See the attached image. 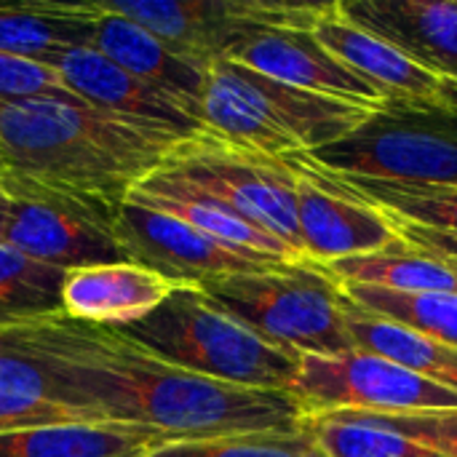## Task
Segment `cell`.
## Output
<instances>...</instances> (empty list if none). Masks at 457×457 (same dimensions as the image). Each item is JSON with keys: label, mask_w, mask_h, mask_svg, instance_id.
Returning <instances> with one entry per match:
<instances>
[{"label": "cell", "mask_w": 457, "mask_h": 457, "mask_svg": "<svg viewBox=\"0 0 457 457\" xmlns=\"http://www.w3.org/2000/svg\"><path fill=\"white\" fill-rule=\"evenodd\" d=\"M48 367L56 399L80 423H118L169 442L303 431L308 410L292 391L246 388L161 361L118 329L48 316L11 327Z\"/></svg>", "instance_id": "6da1fadb"}, {"label": "cell", "mask_w": 457, "mask_h": 457, "mask_svg": "<svg viewBox=\"0 0 457 457\" xmlns=\"http://www.w3.org/2000/svg\"><path fill=\"white\" fill-rule=\"evenodd\" d=\"M174 145L177 139L115 120L78 96L0 99L8 169L110 204H123Z\"/></svg>", "instance_id": "7a4b0ae2"}, {"label": "cell", "mask_w": 457, "mask_h": 457, "mask_svg": "<svg viewBox=\"0 0 457 457\" xmlns=\"http://www.w3.org/2000/svg\"><path fill=\"white\" fill-rule=\"evenodd\" d=\"M372 110L292 88L228 59L206 67L201 96L204 131L270 158L311 155L335 145L359 129Z\"/></svg>", "instance_id": "3957f363"}, {"label": "cell", "mask_w": 457, "mask_h": 457, "mask_svg": "<svg viewBox=\"0 0 457 457\" xmlns=\"http://www.w3.org/2000/svg\"><path fill=\"white\" fill-rule=\"evenodd\" d=\"M118 332L171 367L233 386L292 391L300 370V353L262 340L198 287H177L147 319Z\"/></svg>", "instance_id": "277c9868"}, {"label": "cell", "mask_w": 457, "mask_h": 457, "mask_svg": "<svg viewBox=\"0 0 457 457\" xmlns=\"http://www.w3.org/2000/svg\"><path fill=\"white\" fill-rule=\"evenodd\" d=\"M201 292L262 340L300 356L353 351L348 300L340 284L313 262L284 265L209 281Z\"/></svg>", "instance_id": "5b68a950"}, {"label": "cell", "mask_w": 457, "mask_h": 457, "mask_svg": "<svg viewBox=\"0 0 457 457\" xmlns=\"http://www.w3.org/2000/svg\"><path fill=\"white\" fill-rule=\"evenodd\" d=\"M305 158L337 174L457 187V107L439 99L383 102L348 137Z\"/></svg>", "instance_id": "8992f818"}, {"label": "cell", "mask_w": 457, "mask_h": 457, "mask_svg": "<svg viewBox=\"0 0 457 457\" xmlns=\"http://www.w3.org/2000/svg\"><path fill=\"white\" fill-rule=\"evenodd\" d=\"M155 171L220 201L308 262L297 230L295 174L284 158L252 153L201 131L177 142Z\"/></svg>", "instance_id": "52a82bcc"}, {"label": "cell", "mask_w": 457, "mask_h": 457, "mask_svg": "<svg viewBox=\"0 0 457 457\" xmlns=\"http://www.w3.org/2000/svg\"><path fill=\"white\" fill-rule=\"evenodd\" d=\"M0 177L8 198L3 244L67 273L129 262L115 233L120 204L56 187L13 169Z\"/></svg>", "instance_id": "ba28073f"}, {"label": "cell", "mask_w": 457, "mask_h": 457, "mask_svg": "<svg viewBox=\"0 0 457 457\" xmlns=\"http://www.w3.org/2000/svg\"><path fill=\"white\" fill-rule=\"evenodd\" d=\"M292 394L303 402L308 415H404L457 410L455 391L442 388L386 356L359 348L337 356H300Z\"/></svg>", "instance_id": "9c48e42d"}, {"label": "cell", "mask_w": 457, "mask_h": 457, "mask_svg": "<svg viewBox=\"0 0 457 457\" xmlns=\"http://www.w3.org/2000/svg\"><path fill=\"white\" fill-rule=\"evenodd\" d=\"M102 5L190 62L209 67L257 27H311L324 3L268 0H102Z\"/></svg>", "instance_id": "30bf717a"}, {"label": "cell", "mask_w": 457, "mask_h": 457, "mask_svg": "<svg viewBox=\"0 0 457 457\" xmlns=\"http://www.w3.org/2000/svg\"><path fill=\"white\" fill-rule=\"evenodd\" d=\"M115 233L129 257L177 287H204L209 281L241 273L273 270L295 262H281L273 257H257L238 252L206 233L190 228L182 220L158 214L139 204L123 201L115 214ZM303 265V262H300Z\"/></svg>", "instance_id": "8fae6325"}, {"label": "cell", "mask_w": 457, "mask_h": 457, "mask_svg": "<svg viewBox=\"0 0 457 457\" xmlns=\"http://www.w3.org/2000/svg\"><path fill=\"white\" fill-rule=\"evenodd\" d=\"M48 67L59 72L64 86L88 107L123 120L129 126L171 137L177 142L204 131L198 110L182 99L129 75L91 46L59 51Z\"/></svg>", "instance_id": "7c38bea8"}, {"label": "cell", "mask_w": 457, "mask_h": 457, "mask_svg": "<svg viewBox=\"0 0 457 457\" xmlns=\"http://www.w3.org/2000/svg\"><path fill=\"white\" fill-rule=\"evenodd\" d=\"M295 174V209L303 252L313 265L372 254L399 241L394 222L335 187L305 155L284 158Z\"/></svg>", "instance_id": "4fadbf2b"}, {"label": "cell", "mask_w": 457, "mask_h": 457, "mask_svg": "<svg viewBox=\"0 0 457 457\" xmlns=\"http://www.w3.org/2000/svg\"><path fill=\"white\" fill-rule=\"evenodd\" d=\"M225 59L311 94H324L367 107L386 102L380 91H375L343 62H337L316 40L311 27H257L241 37Z\"/></svg>", "instance_id": "5bb4252c"}, {"label": "cell", "mask_w": 457, "mask_h": 457, "mask_svg": "<svg viewBox=\"0 0 457 457\" xmlns=\"http://www.w3.org/2000/svg\"><path fill=\"white\" fill-rule=\"evenodd\" d=\"M337 8L439 80H457V0H337Z\"/></svg>", "instance_id": "9a60e30c"}, {"label": "cell", "mask_w": 457, "mask_h": 457, "mask_svg": "<svg viewBox=\"0 0 457 457\" xmlns=\"http://www.w3.org/2000/svg\"><path fill=\"white\" fill-rule=\"evenodd\" d=\"M177 284L137 265L112 262L70 270L62 287V316L99 329H126L147 319Z\"/></svg>", "instance_id": "2e32d148"}, {"label": "cell", "mask_w": 457, "mask_h": 457, "mask_svg": "<svg viewBox=\"0 0 457 457\" xmlns=\"http://www.w3.org/2000/svg\"><path fill=\"white\" fill-rule=\"evenodd\" d=\"M91 48L129 75L182 99L201 115L206 67L185 59L145 27L107 11L102 0H91Z\"/></svg>", "instance_id": "e0dca14e"}, {"label": "cell", "mask_w": 457, "mask_h": 457, "mask_svg": "<svg viewBox=\"0 0 457 457\" xmlns=\"http://www.w3.org/2000/svg\"><path fill=\"white\" fill-rule=\"evenodd\" d=\"M316 40L353 75L370 83L386 102L436 99L439 78L407 59L383 37L345 19L337 3H324L311 24Z\"/></svg>", "instance_id": "ac0fdd59"}, {"label": "cell", "mask_w": 457, "mask_h": 457, "mask_svg": "<svg viewBox=\"0 0 457 457\" xmlns=\"http://www.w3.org/2000/svg\"><path fill=\"white\" fill-rule=\"evenodd\" d=\"M126 201L139 204L145 209H153L158 214H169L174 220L187 222L190 228L206 233L214 241H222L238 252L246 254H257V257H273L281 262H295L300 265L303 260L284 246L278 238H273L270 233L260 230L257 225H252L249 220L238 217L236 212H230L228 206H222L220 201L179 185L174 179L161 177L158 171H153L139 187H134Z\"/></svg>", "instance_id": "d6986e66"}, {"label": "cell", "mask_w": 457, "mask_h": 457, "mask_svg": "<svg viewBox=\"0 0 457 457\" xmlns=\"http://www.w3.org/2000/svg\"><path fill=\"white\" fill-rule=\"evenodd\" d=\"M166 436L118 423H56L0 434V457H147Z\"/></svg>", "instance_id": "ffe728a7"}, {"label": "cell", "mask_w": 457, "mask_h": 457, "mask_svg": "<svg viewBox=\"0 0 457 457\" xmlns=\"http://www.w3.org/2000/svg\"><path fill=\"white\" fill-rule=\"evenodd\" d=\"M80 423L56 394L46 361L8 327L0 329V434Z\"/></svg>", "instance_id": "44dd1931"}, {"label": "cell", "mask_w": 457, "mask_h": 457, "mask_svg": "<svg viewBox=\"0 0 457 457\" xmlns=\"http://www.w3.org/2000/svg\"><path fill=\"white\" fill-rule=\"evenodd\" d=\"M91 46V5L37 0L0 5V51L48 64L59 51Z\"/></svg>", "instance_id": "7402d4cb"}, {"label": "cell", "mask_w": 457, "mask_h": 457, "mask_svg": "<svg viewBox=\"0 0 457 457\" xmlns=\"http://www.w3.org/2000/svg\"><path fill=\"white\" fill-rule=\"evenodd\" d=\"M321 268L340 284H364V287H380L394 292L457 295V270L436 260L434 254L407 244L402 236L396 244L380 252L345 257Z\"/></svg>", "instance_id": "603a6c76"}, {"label": "cell", "mask_w": 457, "mask_h": 457, "mask_svg": "<svg viewBox=\"0 0 457 457\" xmlns=\"http://www.w3.org/2000/svg\"><path fill=\"white\" fill-rule=\"evenodd\" d=\"M321 174L345 195L383 212L394 222L457 236V187L386 182V179H370L356 174H337L327 169H321Z\"/></svg>", "instance_id": "cb8c5ba5"}, {"label": "cell", "mask_w": 457, "mask_h": 457, "mask_svg": "<svg viewBox=\"0 0 457 457\" xmlns=\"http://www.w3.org/2000/svg\"><path fill=\"white\" fill-rule=\"evenodd\" d=\"M348 300V297H345ZM348 335L353 348L386 356L410 372L457 394V348L423 337L394 321L372 316L348 300Z\"/></svg>", "instance_id": "d4e9b609"}, {"label": "cell", "mask_w": 457, "mask_h": 457, "mask_svg": "<svg viewBox=\"0 0 457 457\" xmlns=\"http://www.w3.org/2000/svg\"><path fill=\"white\" fill-rule=\"evenodd\" d=\"M67 270L0 244V329L62 313Z\"/></svg>", "instance_id": "484cf974"}, {"label": "cell", "mask_w": 457, "mask_h": 457, "mask_svg": "<svg viewBox=\"0 0 457 457\" xmlns=\"http://www.w3.org/2000/svg\"><path fill=\"white\" fill-rule=\"evenodd\" d=\"M340 289L356 308L457 348V295L394 292L364 284H340Z\"/></svg>", "instance_id": "4316f807"}, {"label": "cell", "mask_w": 457, "mask_h": 457, "mask_svg": "<svg viewBox=\"0 0 457 457\" xmlns=\"http://www.w3.org/2000/svg\"><path fill=\"white\" fill-rule=\"evenodd\" d=\"M305 431L327 457H445L356 412L308 415Z\"/></svg>", "instance_id": "83f0119b"}, {"label": "cell", "mask_w": 457, "mask_h": 457, "mask_svg": "<svg viewBox=\"0 0 457 457\" xmlns=\"http://www.w3.org/2000/svg\"><path fill=\"white\" fill-rule=\"evenodd\" d=\"M147 457H327L303 431H262L204 442H169Z\"/></svg>", "instance_id": "f1b7e54d"}, {"label": "cell", "mask_w": 457, "mask_h": 457, "mask_svg": "<svg viewBox=\"0 0 457 457\" xmlns=\"http://www.w3.org/2000/svg\"><path fill=\"white\" fill-rule=\"evenodd\" d=\"M75 96L59 72L43 62L0 51V99H67Z\"/></svg>", "instance_id": "f546056e"}, {"label": "cell", "mask_w": 457, "mask_h": 457, "mask_svg": "<svg viewBox=\"0 0 457 457\" xmlns=\"http://www.w3.org/2000/svg\"><path fill=\"white\" fill-rule=\"evenodd\" d=\"M361 415V412H356ZM378 426H386L412 442L445 457H457V410L404 412V415H364Z\"/></svg>", "instance_id": "4dcf8cb0"}, {"label": "cell", "mask_w": 457, "mask_h": 457, "mask_svg": "<svg viewBox=\"0 0 457 457\" xmlns=\"http://www.w3.org/2000/svg\"><path fill=\"white\" fill-rule=\"evenodd\" d=\"M394 228H396V233L407 244H412V246L434 254L436 260H442L445 265H450L453 270H457V236H453V233H436V230H423V228H412V225H404V222H394Z\"/></svg>", "instance_id": "1f68e13d"}, {"label": "cell", "mask_w": 457, "mask_h": 457, "mask_svg": "<svg viewBox=\"0 0 457 457\" xmlns=\"http://www.w3.org/2000/svg\"><path fill=\"white\" fill-rule=\"evenodd\" d=\"M436 99L450 104V107H457V80H439Z\"/></svg>", "instance_id": "d6a6232c"}, {"label": "cell", "mask_w": 457, "mask_h": 457, "mask_svg": "<svg viewBox=\"0 0 457 457\" xmlns=\"http://www.w3.org/2000/svg\"><path fill=\"white\" fill-rule=\"evenodd\" d=\"M5 171V169H3ZM0 171V174H3ZM5 217H8V198H5V190H3V177H0V244H3V233H5Z\"/></svg>", "instance_id": "836d02e7"}, {"label": "cell", "mask_w": 457, "mask_h": 457, "mask_svg": "<svg viewBox=\"0 0 457 457\" xmlns=\"http://www.w3.org/2000/svg\"><path fill=\"white\" fill-rule=\"evenodd\" d=\"M3 169H8V163H5V155H3V147H0V171Z\"/></svg>", "instance_id": "e575fe53"}]
</instances>
